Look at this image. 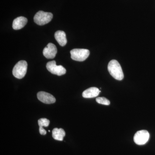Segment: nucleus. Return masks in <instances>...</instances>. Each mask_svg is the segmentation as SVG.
<instances>
[{
    "mask_svg": "<svg viewBox=\"0 0 155 155\" xmlns=\"http://www.w3.org/2000/svg\"><path fill=\"white\" fill-rule=\"evenodd\" d=\"M150 138V134L146 130H141L136 133L134 140L136 144L142 145L146 144Z\"/></svg>",
    "mask_w": 155,
    "mask_h": 155,
    "instance_id": "423d86ee",
    "label": "nucleus"
},
{
    "mask_svg": "<svg viewBox=\"0 0 155 155\" xmlns=\"http://www.w3.org/2000/svg\"><path fill=\"white\" fill-rule=\"evenodd\" d=\"M58 50L55 45L51 43L48 45L43 51L44 56L47 59H53L55 57Z\"/></svg>",
    "mask_w": 155,
    "mask_h": 155,
    "instance_id": "0eeeda50",
    "label": "nucleus"
},
{
    "mask_svg": "<svg viewBox=\"0 0 155 155\" xmlns=\"http://www.w3.org/2000/svg\"><path fill=\"white\" fill-rule=\"evenodd\" d=\"M47 69L53 74L61 76L66 74V69L61 65L57 66L56 61H51L48 62L46 65Z\"/></svg>",
    "mask_w": 155,
    "mask_h": 155,
    "instance_id": "39448f33",
    "label": "nucleus"
},
{
    "mask_svg": "<svg viewBox=\"0 0 155 155\" xmlns=\"http://www.w3.org/2000/svg\"><path fill=\"white\" fill-rule=\"evenodd\" d=\"M38 124L39 127H47L50 124V121L48 119L46 118H41L39 119Z\"/></svg>",
    "mask_w": 155,
    "mask_h": 155,
    "instance_id": "ddd939ff",
    "label": "nucleus"
},
{
    "mask_svg": "<svg viewBox=\"0 0 155 155\" xmlns=\"http://www.w3.org/2000/svg\"><path fill=\"white\" fill-rule=\"evenodd\" d=\"M39 132L41 135H45L47 134V131L43 127H39Z\"/></svg>",
    "mask_w": 155,
    "mask_h": 155,
    "instance_id": "2eb2a0df",
    "label": "nucleus"
},
{
    "mask_svg": "<svg viewBox=\"0 0 155 155\" xmlns=\"http://www.w3.org/2000/svg\"><path fill=\"white\" fill-rule=\"evenodd\" d=\"M96 101L98 104H101L105 105H109L110 104V101L109 100L107 99L104 97H99L96 98Z\"/></svg>",
    "mask_w": 155,
    "mask_h": 155,
    "instance_id": "4468645a",
    "label": "nucleus"
},
{
    "mask_svg": "<svg viewBox=\"0 0 155 155\" xmlns=\"http://www.w3.org/2000/svg\"><path fill=\"white\" fill-rule=\"evenodd\" d=\"M38 99L46 104H51L56 102V99L52 95L44 91L39 92L37 94Z\"/></svg>",
    "mask_w": 155,
    "mask_h": 155,
    "instance_id": "6e6552de",
    "label": "nucleus"
},
{
    "mask_svg": "<svg viewBox=\"0 0 155 155\" xmlns=\"http://www.w3.org/2000/svg\"><path fill=\"white\" fill-rule=\"evenodd\" d=\"M108 70L111 76L116 80L121 81L124 78V74L121 65L116 60H112L109 62Z\"/></svg>",
    "mask_w": 155,
    "mask_h": 155,
    "instance_id": "f257e3e1",
    "label": "nucleus"
},
{
    "mask_svg": "<svg viewBox=\"0 0 155 155\" xmlns=\"http://www.w3.org/2000/svg\"><path fill=\"white\" fill-rule=\"evenodd\" d=\"M100 90L96 87H91L84 91L82 93L83 97L91 98L97 96L100 94Z\"/></svg>",
    "mask_w": 155,
    "mask_h": 155,
    "instance_id": "9d476101",
    "label": "nucleus"
},
{
    "mask_svg": "<svg viewBox=\"0 0 155 155\" xmlns=\"http://www.w3.org/2000/svg\"><path fill=\"white\" fill-rule=\"evenodd\" d=\"M55 38L61 46L66 45L67 42L65 32L62 31H58L54 34Z\"/></svg>",
    "mask_w": 155,
    "mask_h": 155,
    "instance_id": "9b49d317",
    "label": "nucleus"
},
{
    "mask_svg": "<svg viewBox=\"0 0 155 155\" xmlns=\"http://www.w3.org/2000/svg\"><path fill=\"white\" fill-rule=\"evenodd\" d=\"M70 54L72 60L81 62L85 61L88 58L90 51L85 49H74L70 51Z\"/></svg>",
    "mask_w": 155,
    "mask_h": 155,
    "instance_id": "20e7f679",
    "label": "nucleus"
},
{
    "mask_svg": "<svg viewBox=\"0 0 155 155\" xmlns=\"http://www.w3.org/2000/svg\"><path fill=\"white\" fill-rule=\"evenodd\" d=\"M53 17L52 13L39 11L35 15L34 20L38 25H43L51 22Z\"/></svg>",
    "mask_w": 155,
    "mask_h": 155,
    "instance_id": "f03ea898",
    "label": "nucleus"
},
{
    "mask_svg": "<svg viewBox=\"0 0 155 155\" xmlns=\"http://www.w3.org/2000/svg\"><path fill=\"white\" fill-rule=\"evenodd\" d=\"M27 69V62L25 61H19L15 65L13 69V75L16 78L21 79L25 76Z\"/></svg>",
    "mask_w": 155,
    "mask_h": 155,
    "instance_id": "7ed1b4c3",
    "label": "nucleus"
},
{
    "mask_svg": "<svg viewBox=\"0 0 155 155\" xmlns=\"http://www.w3.org/2000/svg\"><path fill=\"white\" fill-rule=\"evenodd\" d=\"M65 134L66 133L65 131L62 128L58 129V128H55L53 130L52 137L54 139L56 140L62 141L64 140Z\"/></svg>",
    "mask_w": 155,
    "mask_h": 155,
    "instance_id": "f8f14e48",
    "label": "nucleus"
},
{
    "mask_svg": "<svg viewBox=\"0 0 155 155\" xmlns=\"http://www.w3.org/2000/svg\"><path fill=\"white\" fill-rule=\"evenodd\" d=\"M28 22L27 18L24 17H19L16 18L13 23V28L15 30H19L24 27Z\"/></svg>",
    "mask_w": 155,
    "mask_h": 155,
    "instance_id": "1a4fd4ad",
    "label": "nucleus"
}]
</instances>
